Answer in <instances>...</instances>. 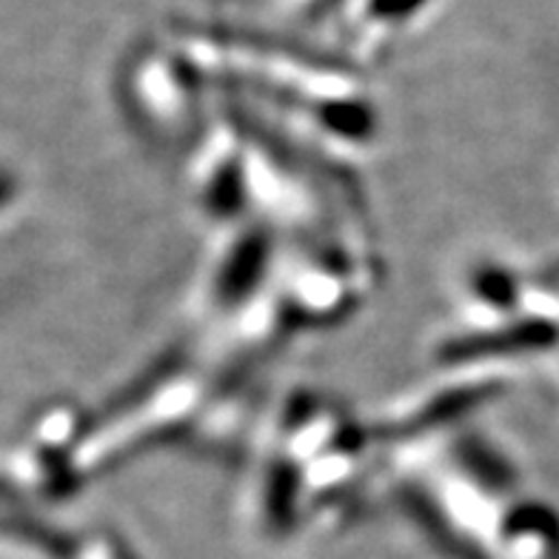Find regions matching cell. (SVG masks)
I'll list each match as a JSON object with an SVG mask.
<instances>
[{
	"instance_id": "6da1fadb",
	"label": "cell",
	"mask_w": 559,
	"mask_h": 559,
	"mask_svg": "<svg viewBox=\"0 0 559 559\" xmlns=\"http://www.w3.org/2000/svg\"><path fill=\"white\" fill-rule=\"evenodd\" d=\"M428 0H368L366 3V17L368 21L362 26L371 29L374 26H383V29H397L403 23H412L408 17L419 15Z\"/></svg>"
},
{
	"instance_id": "7a4b0ae2",
	"label": "cell",
	"mask_w": 559,
	"mask_h": 559,
	"mask_svg": "<svg viewBox=\"0 0 559 559\" xmlns=\"http://www.w3.org/2000/svg\"><path fill=\"white\" fill-rule=\"evenodd\" d=\"M12 189H15V183H12V177L7 175V171H0V206L7 203L9 198H12Z\"/></svg>"
}]
</instances>
